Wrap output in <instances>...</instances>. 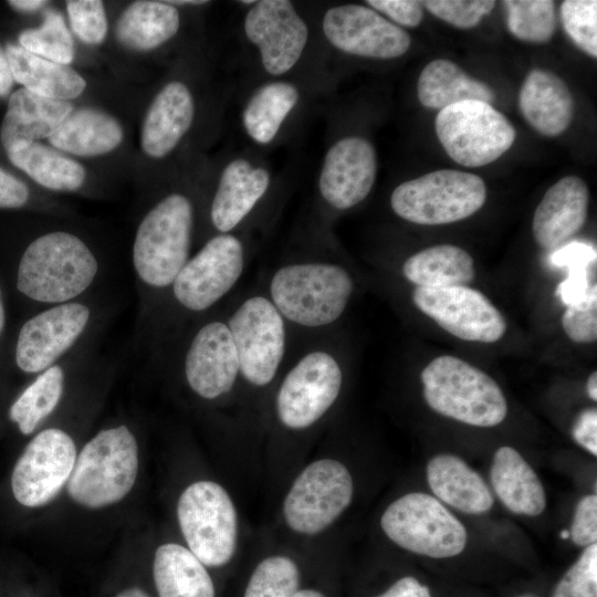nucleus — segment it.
<instances>
[{
  "mask_svg": "<svg viewBox=\"0 0 597 597\" xmlns=\"http://www.w3.org/2000/svg\"><path fill=\"white\" fill-rule=\"evenodd\" d=\"M103 273L100 256L83 238L51 230L24 247L12 271V284L33 313L94 294Z\"/></svg>",
  "mask_w": 597,
  "mask_h": 597,
  "instance_id": "f257e3e1",
  "label": "nucleus"
},
{
  "mask_svg": "<svg viewBox=\"0 0 597 597\" xmlns=\"http://www.w3.org/2000/svg\"><path fill=\"white\" fill-rule=\"evenodd\" d=\"M193 207L170 193L142 218L134 237L132 265L138 295V331H143L190 258Z\"/></svg>",
  "mask_w": 597,
  "mask_h": 597,
  "instance_id": "f03ea898",
  "label": "nucleus"
},
{
  "mask_svg": "<svg viewBox=\"0 0 597 597\" xmlns=\"http://www.w3.org/2000/svg\"><path fill=\"white\" fill-rule=\"evenodd\" d=\"M107 310L92 294L31 313L15 333L10 360L18 371L33 378L102 331Z\"/></svg>",
  "mask_w": 597,
  "mask_h": 597,
  "instance_id": "7ed1b4c3",
  "label": "nucleus"
},
{
  "mask_svg": "<svg viewBox=\"0 0 597 597\" xmlns=\"http://www.w3.org/2000/svg\"><path fill=\"white\" fill-rule=\"evenodd\" d=\"M421 383L428 406L444 417L484 428L506 417V399L496 381L459 357L433 358L422 369Z\"/></svg>",
  "mask_w": 597,
  "mask_h": 597,
  "instance_id": "20e7f679",
  "label": "nucleus"
},
{
  "mask_svg": "<svg viewBox=\"0 0 597 597\" xmlns=\"http://www.w3.org/2000/svg\"><path fill=\"white\" fill-rule=\"evenodd\" d=\"M138 472V446L122 423L100 430L76 457L67 481L70 496L80 505L100 509L126 496Z\"/></svg>",
  "mask_w": 597,
  "mask_h": 597,
  "instance_id": "39448f33",
  "label": "nucleus"
},
{
  "mask_svg": "<svg viewBox=\"0 0 597 597\" xmlns=\"http://www.w3.org/2000/svg\"><path fill=\"white\" fill-rule=\"evenodd\" d=\"M354 283L346 269L331 263H295L280 268L270 283L271 302L289 321L321 327L344 313Z\"/></svg>",
  "mask_w": 597,
  "mask_h": 597,
  "instance_id": "423d86ee",
  "label": "nucleus"
},
{
  "mask_svg": "<svg viewBox=\"0 0 597 597\" xmlns=\"http://www.w3.org/2000/svg\"><path fill=\"white\" fill-rule=\"evenodd\" d=\"M486 200V187L478 175L440 169L397 186L390 197L394 212L423 226L457 222L479 211Z\"/></svg>",
  "mask_w": 597,
  "mask_h": 597,
  "instance_id": "0eeeda50",
  "label": "nucleus"
},
{
  "mask_svg": "<svg viewBox=\"0 0 597 597\" xmlns=\"http://www.w3.org/2000/svg\"><path fill=\"white\" fill-rule=\"evenodd\" d=\"M177 519L189 551L205 566L231 561L238 545V514L221 484L201 480L188 485L179 496Z\"/></svg>",
  "mask_w": 597,
  "mask_h": 597,
  "instance_id": "6e6552de",
  "label": "nucleus"
},
{
  "mask_svg": "<svg viewBox=\"0 0 597 597\" xmlns=\"http://www.w3.org/2000/svg\"><path fill=\"white\" fill-rule=\"evenodd\" d=\"M380 526L396 545L433 558L460 554L468 541L463 524L437 498L421 492L405 494L390 503Z\"/></svg>",
  "mask_w": 597,
  "mask_h": 597,
  "instance_id": "1a4fd4ad",
  "label": "nucleus"
},
{
  "mask_svg": "<svg viewBox=\"0 0 597 597\" xmlns=\"http://www.w3.org/2000/svg\"><path fill=\"white\" fill-rule=\"evenodd\" d=\"M434 129L451 159L465 167H481L500 158L515 140L511 122L491 104L464 101L437 114Z\"/></svg>",
  "mask_w": 597,
  "mask_h": 597,
  "instance_id": "9d476101",
  "label": "nucleus"
},
{
  "mask_svg": "<svg viewBox=\"0 0 597 597\" xmlns=\"http://www.w3.org/2000/svg\"><path fill=\"white\" fill-rule=\"evenodd\" d=\"M353 478L345 464L324 458L306 465L283 501V517L293 532L316 535L329 527L349 506Z\"/></svg>",
  "mask_w": 597,
  "mask_h": 597,
  "instance_id": "9b49d317",
  "label": "nucleus"
},
{
  "mask_svg": "<svg viewBox=\"0 0 597 597\" xmlns=\"http://www.w3.org/2000/svg\"><path fill=\"white\" fill-rule=\"evenodd\" d=\"M243 268L240 240L231 234H218L188 259L165 298L169 297L178 310L187 313L206 312L234 286Z\"/></svg>",
  "mask_w": 597,
  "mask_h": 597,
  "instance_id": "f8f14e48",
  "label": "nucleus"
},
{
  "mask_svg": "<svg viewBox=\"0 0 597 597\" xmlns=\"http://www.w3.org/2000/svg\"><path fill=\"white\" fill-rule=\"evenodd\" d=\"M238 354L240 374L263 387L275 377L285 350L283 316L264 296L245 300L227 323Z\"/></svg>",
  "mask_w": 597,
  "mask_h": 597,
  "instance_id": "ddd939ff",
  "label": "nucleus"
},
{
  "mask_svg": "<svg viewBox=\"0 0 597 597\" xmlns=\"http://www.w3.org/2000/svg\"><path fill=\"white\" fill-rule=\"evenodd\" d=\"M343 383L339 364L329 353L303 356L284 377L275 398L279 421L302 430L317 422L336 401Z\"/></svg>",
  "mask_w": 597,
  "mask_h": 597,
  "instance_id": "4468645a",
  "label": "nucleus"
},
{
  "mask_svg": "<svg viewBox=\"0 0 597 597\" xmlns=\"http://www.w3.org/2000/svg\"><path fill=\"white\" fill-rule=\"evenodd\" d=\"M72 436L60 427L39 431L24 448L11 476L15 500L39 507L54 500L69 481L76 460Z\"/></svg>",
  "mask_w": 597,
  "mask_h": 597,
  "instance_id": "2eb2a0df",
  "label": "nucleus"
},
{
  "mask_svg": "<svg viewBox=\"0 0 597 597\" xmlns=\"http://www.w3.org/2000/svg\"><path fill=\"white\" fill-rule=\"evenodd\" d=\"M412 301L440 327L463 341L495 343L506 331L502 313L484 294L468 285L417 286Z\"/></svg>",
  "mask_w": 597,
  "mask_h": 597,
  "instance_id": "dca6fc26",
  "label": "nucleus"
},
{
  "mask_svg": "<svg viewBox=\"0 0 597 597\" xmlns=\"http://www.w3.org/2000/svg\"><path fill=\"white\" fill-rule=\"evenodd\" d=\"M323 31L338 50L358 56L389 60L404 55L410 35L374 9L363 4H343L328 9Z\"/></svg>",
  "mask_w": 597,
  "mask_h": 597,
  "instance_id": "f3484780",
  "label": "nucleus"
},
{
  "mask_svg": "<svg viewBox=\"0 0 597 597\" xmlns=\"http://www.w3.org/2000/svg\"><path fill=\"white\" fill-rule=\"evenodd\" d=\"M182 373L190 390L205 400L232 389L240 367L227 323L212 320L195 331L185 349Z\"/></svg>",
  "mask_w": 597,
  "mask_h": 597,
  "instance_id": "a211bd4d",
  "label": "nucleus"
},
{
  "mask_svg": "<svg viewBox=\"0 0 597 597\" xmlns=\"http://www.w3.org/2000/svg\"><path fill=\"white\" fill-rule=\"evenodd\" d=\"M244 32L259 48L263 67L272 75L284 74L295 65L308 36L304 20L287 0L255 1L245 15Z\"/></svg>",
  "mask_w": 597,
  "mask_h": 597,
  "instance_id": "6ab92c4d",
  "label": "nucleus"
},
{
  "mask_svg": "<svg viewBox=\"0 0 597 597\" xmlns=\"http://www.w3.org/2000/svg\"><path fill=\"white\" fill-rule=\"evenodd\" d=\"M94 333L66 357L31 378L9 408V419L24 436L33 433L60 407L69 384L96 359Z\"/></svg>",
  "mask_w": 597,
  "mask_h": 597,
  "instance_id": "aec40b11",
  "label": "nucleus"
},
{
  "mask_svg": "<svg viewBox=\"0 0 597 597\" xmlns=\"http://www.w3.org/2000/svg\"><path fill=\"white\" fill-rule=\"evenodd\" d=\"M376 175L377 155L371 143L359 136L345 137L325 155L320 192L333 208L349 209L369 195Z\"/></svg>",
  "mask_w": 597,
  "mask_h": 597,
  "instance_id": "412c9836",
  "label": "nucleus"
},
{
  "mask_svg": "<svg viewBox=\"0 0 597 597\" xmlns=\"http://www.w3.org/2000/svg\"><path fill=\"white\" fill-rule=\"evenodd\" d=\"M589 190L574 175L561 178L551 186L537 205L532 231L536 243L551 249L577 233L586 222Z\"/></svg>",
  "mask_w": 597,
  "mask_h": 597,
  "instance_id": "4be33fe9",
  "label": "nucleus"
},
{
  "mask_svg": "<svg viewBox=\"0 0 597 597\" xmlns=\"http://www.w3.org/2000/svg\"><path fill=\"white\" fill-rule=\"evenodd\" d=\"M519 106L524 119L541 135L555 137L570 125L575 103L567 84L554 72L534 67L525 76Z\"/></svg>",
  "mask_w": 597,
  "mask_h": 597,
  "instance_id": "5701e85b",
  "label": "nucleus"
},
{
  "mask_svg": "<svg viewBox=\"0 0 597 597\" xmlns=\"http://www.w3.org/2000/svg\"><path fill=\"white\" fill-rule=\"evenodd\" d=\"M73 112L71 103L43 97L23 87L10 95L1 125L6 151L50 138Z\"/></svg>",
  "mask_w": 597,
  "mask_h": 597,
  "instance_id": "b1692460",
  "label": "nucleus"
},
{
  "mask_svg": "<svg viewBox=\"0 0 597 597\" xmlns=\"http://www.w3.org/2000/svg\"><path fill=\"white\" fill-rule=\"evenodd\" d=\"M195 114L193 98L180 82H170L150 104L143 122L140 145L146 155H168L190 128Z\"/></svg>",
  "mask_w": 597,
  "mask_h": 597,
  "instance_id": "393cba45",
  "label": "nucleus"
},
{
  "mask_svg": "<svg viewBox=\"0 0 597 597\" xmlns=\"http://www.w3.org/2000/svg\"><path fill=\"white\" fill-rule=\"evenodd\" d=\"M270 185V174L245 159H235L223 169L210 207L213 227L227 233L253 209Z\"/></svg>",
  "mask_w": 597,
  "mask_h": 597,
  "instance_id": "a878e982",
  "label": "nucleus"
},
{
  "mask_svg": "<svg viewBox=\"0 0 597 597\" xmlns=\"http://www.w3.org/2000/svg\"><path fill=\"white\" fill-rule=\"evenodd\" d=\"M426 473L433 494L460 512L482 514L493 506V494L483 478L457 455L441 453L432 457Z\"/></svg>",
  "mask_w": 597,
  "mask_h": 597,
  "instance_id": "bb28decb",
  "label": "nucleus"
},
{
  "mask_svg": "<svg viewBox=\"0 0 597 597\" xmlns=\"http://www.w3.org/2000/svg\"><path fill=\"white\" fill-rule=\"evenodd\" d=\"M490 479L496 496L512 513L537 516L545 510L543 484L514 448L504 446L495 451Z\"/></svg>",
  "mask_w": 597,
  "mask_h": 597,
  "instance_id": "cd10ccee",
  "label": "nucleus"
},
{
  "mask_svg": "<svg viewBox=\"0 0 597 597\" xmlns=\"http://www.w3.org/2000/svg\"><path fill=\"white\" fill-rule=\"evenodd\" d=\"M13 80L23 88L53 100H72L81 95L85 80L69 65L55 63L24 48L8 44L4 49Z\"/></svg>",
  "mask_w": 597,
  "mask_h": 597,
  "instance_id": "c85d7f7f",
  "label": "nucleus"
},
{
  "mask_svg": "<svg viewBox=\"0 0 597 597\" xmlns=\"http://www.w3.org/2000/svg\"><path fill=\"white\" fill-rule=\"evenodd\" d=\"M153 576L159 597H216L206 566L182 545L166 543L156 549Z\"/></svg>",
  "mask_w": 597,
  "mask_h": 597,
  "instance_id": "c756f323",
  "label": "nucleus"
},
{
  "mask_svg": "<svg viewBox=\"0 0 597 597\" xmlns=\"http://www.w3.org/2000/svg\"><path fill=\"white\" fill-rule=\"evenodd\" d=\"M417 95L425 107L440 111L464 101L491 104L495 98L486 83L470 76L447 59L432 60L422 69L417 82Z\"/></svg>",
  "mask_w": 597,
  "mask_h": 597,
  "instance_id": "7c9ffc66",
  "label": "nucleus"
},
{
  "mask_svg": "<svg viewBox=\"0 0 597 597\" xmlns=\"http://www.w3.org/2000/svg\"><path fill=\"white\" fill-rule=\"evenodd\" d=\"M49 139L60 150L77 156H98L122 143L123 128L104 112L81 108L73 111Z\"/></svg>",
  "mask_w": 597,
  "mask_h": 597,
  "instance_id": "2f4dec72",
  "label": "nucleus"
},
{
  "mask_svg": "<svg viewBox=\"0 0 597 597\" xmlns=\"http://www.w3.org/2000/svg\"><path fill=\"white\" fill-rule=\"evenodd\" d=\"M405 277L419 287L467 285L475 276L474 261L462 248L438 244L409 256L404 265Z\"/></svg>",
  "mask_w": 597,
  "mask_h": 597,
  "instance_id": "473e14b6",
  "label": "nucleus"
},
{
  "mask_svg": "<svg viewBox=\"0 0 597 597\" xmlns=\"http://www.w3.org/2000/svg\"><path fill=\"white\" fill-rule=\"evenodd\" d=\"M179 13L167 1H135L119 17L116 35L126 46L147 51L155 49L179 29Z\"/></svg>",
  "mask_w": 597,
  "mask_h": 597,
  "instance_id": "72a5a7b5",
  "label": "nucleus"
},
{
  "mask_svg": "<svg viewBox=\"0 0 597 597\" xmlns=\"http://www.w3.org/2000/svg\"><path fill=\"white\" fill-rule=\"evenodd\" d=\"M10 161L40 186L53 191H76L86 172L77 161L34 142L7 151Z\"/></svg>",
  "mask_w": 597,
  "mask_h": 597,
  "instance_id": "f704fd0d",
  "label": "nucleus"
},
{
  "mask_svg": "<svg viewBox=\"0 0 597 597\" xmlns=\"http://www.w3.org/2000/svg\"><path fill=\"white\" fill-rule=\"evenodd\" d=\"M297 101L298 91L291 83L272 82L260 87L243 111L248 135L259 144H269Z\"/></svg>",
  "mask_w": 597,
  "mask_h": 597,
  "instance_id": "c9c22d12",
  "label": "nucleus"
},
{
  "mask_svg": "<svg viewBox=\"0 0 597 597\" xmlns=\"http://www.w3.org/2000/svg\"><path fill=\"white\" fill-rule=\"evenodd\" d=\"M506 25L512 35L527 42H548L556 31L555 2L551 0H505Z\"/></svg>",
  "mask_w": 597,
  "mask_h": 597,
  "instance_id": "e433bc0d",
  "label": "nucleus"
},
{
  "mask_svg": "<svg viewBox=\"0 0 597 597\" xmlns=\"http://www.w3.org/2000/svg\"><path fill=\"white\" fill-rule=\"evenodd\" d=\"M19 42L31 53L59 64L69 65L74 57L72 35L63 17L55 11L45 12L39 28L21 32Z\"/></svg>",
  "mask_w": 597,
  "mask_h": 597,
  "instance_id": "4c0bfd02",
  "label": "nucleus"
},
{
  "mask_svg": "<svg viewBox=\"0 0 597 597\" xmlns=\"http://www.w3.org/2000/svg\"><path fill=\"white\" fill-rule=\"evenodd\" d=\"M300 586L296 563L284 555L262 559L252 572L243 597H294Z\"/></svg>",
  "mask_w": 597,
  "mask_h": 597,
  "instance_id": "58836bf2",
  "label": "nucleus"
},
{
  "mask_svg": "<svg viewBox=\"0 0 597 597\" xmlns=\"http://www.w3.org/2000/svg\"><path fill=\"white\" fill-rule=\"evenodd\" d=\"M561 20L573 43L591 57L597 56V1L566 0L561 4Z\"/></svg>",
  "mask_w": 597,
  "mask_h": 597,
  "instance_id": "ea45409f",
  "label": "nucleus"
},
{
  "mask_svg": "<svg viewBox=\"0 0 597 597\" xmlns=\"http://www.w3.org/2000/svg\"><path fill=\"white\" fill-rule=\"evenodd\" d=\"M552 597H597V544L585 547L557 583Z\"/></svg>",
  "mask_w": 597,
  "mask_h": 597,
  "instance_id": "a19ab883",
  "label": "nucleus"
},
{
  "mask_svg": "<svg viewBox=\"0 0 597 597\" xmlns=\"http://www.w3.org/2000/svg\"><path fill=\"white\" fill-rule=\"evenodd\" d=\"M423 8L440 20L460 28L471 29L495 7L493 0H427Z\"/></svg>",
  "mask_w": 597,
  "mask_h": 597,
  "instance_id": "79ce46f5",
  "label": "nucleus"
},
{
  "mask_svg": "<svg viewBox=\"0 0 597 597\" xmlns=\"http://www.w3.org/2000/svg\"><path fill=\"white\" fill-rule=\"evenodd\" d=\"M66 9L71 27L77 38L87 44H100L107 33V19L100 0H70Z\"/></svg>",
  "mask_w": 597,
  "mask_h": 597,
  "instance_id": "37998d69",
  "label": "nucleus"
},
{
  "mask_svg": "<svg viewBox=\"0 0 597 597\" xmlns=\"http://www.w3.org/2000/svg\"><path fill=\"white\" fill-rule=\"evenodd\" d=\"M565 334L575 343L590 344L597 339L596 292L568 304L562 316Z\"/></svg>",
  "mask_w": 597,
  "mask_h": 597,
  "instance_id": "c03bdc74",
  "label": "nucleus"
},
{
  "mask_svg": "<svg viewBox=\"0 0 597 597\" xmlns=\"http://www.w3.org/2000/svg\"><path fill=\"white\" fill-rule=\"evenodd\" d=\"M574 544L587 547L597 542V495L582 498L576 507L569 530Z\"/></svg>",
  "mask_w": 597,
  "mask_h": 597,
  "instance_id": "a18cd8bd",
  "label": "nucleus"
},
{
  "mask_svg": "<svg viewBox=\"0 0 597 597\" xmlns=\"http://www.w3.org/2000/svg\"><path fill=\"white\" fill-rule=\"evenodd\" d=\"M366 3L377 12L385 13L399 25L416 28L423 20V6L416 0H368Z\"/></svg>",
  "mask_w": 597,
  "mask_h": 597,
  "instance_id": "49530a36",
  "label": "nucleus"
},
{
  "mask_svg": "<svg viewBox=\"0 0 597 597\" xmlns=\"http://www.w3.org/2000/svg\"><path fill=\"white\" fill-rule=\"evenodd\" d=\"M30 197L28 186L0 167V209L23 208Z\"/></svg>",
  "mask_w": 597,
  "mask_h": 597,
  "instance_id": "de8ad7c7",
  "label": "nucleus"
},
{
  "mask_svg": "<svg viewBox=\"0 0 597 597\" xmlns=\"http://www.w3.org/2000/svg\"><path fill=\"white\" fill-rule=\"evenodd\" d=\"M573 439L593 455H597V411L588 408L582 411L572 428Z\"/></svg>",
  "mask_w": 597,
  "mask_h": 597,
  "instance_id": "09e8293b",
  "label": "nucleus"
},
{
  "mask_svg": "<svg viewBox=\"0 0 597 597\" xmlns=\"http://www.w3.org/2000/svg\"><path fill=\"white\" fill-rule=\"evenodd\" d=\"M376 597H431L429 588L412 576L395 582L386 591Z\"/></svg>",
  "mask_w": 597,
  "mask_h": 597,
  "instance_id": "8fccbe9b",
  "label": "nucleus"
},
{
  "mask_svg": "<svg viewBox=\"0 0 597 597\" xmlns=\"http://www.w3.org/2000/svg\"><path fill=\"white\" fill-rule=\"evenodd\" d=\"M13 85V76L6 53L0 49V96L7 95Z\"/></svg>",
  "mask_w": 597,
  "mask_h": 597,
  "instance_id": "3c124183",
  "label": "nucleus"
},
{
  "mask_svg": "<svg viewBox=\"0 0 597 597\" xmlns=\"http://www.w3.org/2000/svg\"><path fill=\"white\" fill-rule=\"evenodd\" d=\"M12 8L19 11H34L40 9L46 1L42 0H12L8 2Z\"/></svg>",
  "mask_w": 597,
  "mask_h": 597,
  "instance_id": "603ef678",
  "label": "nucleus"
},
{
  "mask_svg": "<svg viewBox=\"0 0 597 597\" xmlns=\"http://www.w3.org/2000/svg\"><path fill=\"white\" fill-rule=\"evenodd\" d=\"M586 389L589 398L594 401L597 400V373L593 371L586 383Z\"/></svg>",
  "mask_w": 597,
  "mask_h": 597,
  "instance_id": "864d4df0",
  "label": "nucleus"
},
{
  "mask_svg": "<svg viewBox=\"0 0 597 597\" xmlns=\"http://www.w3.org/2000/svg\"><path fill=\"white\" fill-rule=\"evenodd\" d=\"M6 324H7L6 304H4L2 290L0 286V341L4 334Z\"/></svg>",
  "mask_w": 597,
  "mask_h": 597,
  "instance_id": "5fc2aeb1",
  "label": "nucleus"
},
{
  "mask_svg": "<svg viewBox=\"0 0 597 597\" xmlns=\"http://www.w3.org/2000/svg\"><path fill=\"white\" fill-rule=\"evenodd\" d=\"M115 597H149L143 589L130 587L119 591Z\"/></svg>",
  "mask_w": 597,
  "mask_h": 597,
  "instance_id": "6e6d98bb",
  "label": "nucleus"
},
{
  "mask_svg": "<svg viewBox=\"0 0 597 597\" xmlns=\"http://www.w3.org/2000/svg\"><path fill=\"white\" fill-rule=\"evenodd\" d=\"M294 597H325L316 589H298Z\"/></svg>",
  "mask_w": 597,
  "mask_h": 597,
  "instance_id": "4d7b16f0",
  "label": "nucleus"
},
{
  "mask_svg": "<svg viewBox=\"0 0 597 597\" xmlns=\"http://www.w3.org/2000/svg\"><path fill=\"white\" fill-rule=\"evenodd\" d=\"M169 2L170 4H202V3H207V1H200V0H196V1H192V0H187V1H167Z\"/></svg>",
  "mask_w": 597,
  "mask_h": 597,
  "instance_id": "13d9d810",
  "label": "nucleus"
},
{
  "mask_svg": "<svg viewBox=\"0 0 597 597\" xmlns=\"http://www.w3.org/2000/svg\"><path fill=\"white\" fill-rule=\"evenodd\" d=\"M561 535L563 538H567L569 536V531H563Z\"/></svg>",
  "mask_w": 597,
  "mask_h": 597,
  "instance_id": "bf43d9fd",
  "label": "nucleus"
},
{
  "mask_svg": "<svg viewBox=\"0 0 597 597\" xmlns=\"http://www.w3.org/2000/svg\"><path fill=\"white\" fill-rule=\"evenodd\" d=\"M520 597H536V596H533V595H523V596H520Z\"/></svg>",
  "mask_w": 597,
  "mask_h": 597,
  "instance_id": "052dcab7",
  "label": "nucleus"
}]
</instances>
